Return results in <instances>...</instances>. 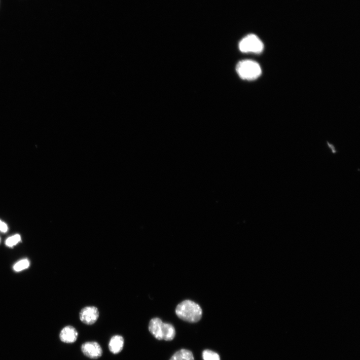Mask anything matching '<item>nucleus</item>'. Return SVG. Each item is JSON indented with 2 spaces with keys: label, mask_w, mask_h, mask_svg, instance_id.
Returning a JSON list of instances; mask_svg holds the SVG:
<instances>
[{
  "label": "nucleus",
  "mask_w": 360,
  "mask_h": 360,
  "mask_svg": "<svg viewBox=\"0 0 360 360\" xmlns=\"http://www.w3.org/2000/svg\"><path fill=\"white\" fill-rule=\"evenodd\" d=\"M176 314L180 319L189 323H197L202 318L203 311L196 303L186 300L179 304L175 310Z\"/></svg>",
  "instance_id": "1"
},
{
  "label": "nucleus",
  "mask_w": 360,
  "mask_h": 360,
  "mask_svg": "<svg viewBox=\"0 0 360 360\" xmlns=\"http://www.w3.org/2000/svg\"><path fill=\"white\" fill-rule=\"evenodd\" d=\"M149 330L159 340L171 341L176 336V330L172 324L163 323L159 318H154L150 320Z\"/></svg>",
  "instance_id": "2"
},
{
  "label": "nucleus",
  "mask_w": 360,
  "mask_h": 360,
  "mask_svg": "<svg viewBox=\"0 0 360 360\" xmlns=\"http://www.w3.org/2000/svg\"><path fill=\"white\" fill-rule=\"evenodd\" d=\"M236 71L239 77L246 80H254L262 74L259 64L252 60H243L239 62L236 66Z\"/></svg>",
  "instance_id": "3"
},
{
  "label": "nucleus",
  "mask_w": 360,
  "mask_h": 360,
  "mask_svg": "<svg viewBox=\"0 0 360 360\" xmlns=\"http://www.w3.org/2000/svg\"><path fill=\"white\" fill-rule=\"evenodd\" d=\"M239 48L243 53L259 54L264 50V44L256 35L250 34L240 41Z\"/></svg>",
  "instance_id": "4"
},
{
  "label": "nucleus",
  "mask_w": 360,
  "mask_h": 360,
  "mask_svg": "<svg viewBox=\"0 0 360 360\" xmlns=\"http://www.w3.org/2000/svg\"><path fill=\"white\" fill-rule=\"evenodd\" d=\"M79 317L81 322L86 325H93L99 317V310L95 306L85 307L81 310Z\"/></svg>",
  "instance_id": "5"
},
{
  "label": "nucleus",
  "mask_w": 360,
  "mask_h": 360,
  "mask_svg": "<svg viewBox=\"0 0 360 360\" xmlns=\"http://www.w3.org/2000/svg\"><path fill=\"white\" fill-rule=\"evenodd\" d=\"M81 350L86 357L92 359H97L103 354L101 346L96 342H87L84 343L81 346Z\"/></svg>",
  "instance_id": "6"
},
{
  "label": "nucleus",
  "mask_w": 360,
  "mask_h": 360,
  "mask_svg": "<svg viewBox=\"0 0 360 360\" xmlns=\"http://www.w3.org/2000/svg\"><path fill=\"white\" fill-rule=\"evenodd\" d=\"M78 333L73 326H67L64 327L60 334L61 341L65 343L71 344L75 342L78 338Z\"/></svg>",
  "instance_id": "7"
},
{
  "label": "nucleus",
  "mask_w": 360,
  "mask_h": 360,
  "mask_svg": "<svg viewBox=\"0 0 360 360\" xmlns=\"http://www.w3.org/2000/svg\"><path fill=\"white\" fill-rule=\"evenodd\" d=\"M124 346V339L123 337L120 335H115L110 340L109 349L112 353L117 354L122 351Z\"/></svg>",
  "instance_id": "8"
},
{
  "label": "nucleus",
  "mask_w": 360,
  "mask_h": 360,
  "mask_svg": "<svg viewBox=\"0 0 360 360\" xmlns=\"http://www.w3.org/2000/svg\"><path fill=\"white\" fill-rule=\"evenodd\" d=\"M170 360H195L192 353L186 349H181L176 352Z\"/></svg>",
  "instance_id": "9"
},
{
  "label": "nucleus",
  "mask_w": 360,
  "mask_h": 360,
  "mask_svg": "<svg viewBox=\"0 0 360 360\" xmlns=\"http://www.w3.org/2000/svg\"><path fill=\"white\" fill-rule=\"evenodd\" d=\"M202 356L204 360H220V356L217 353L209 350L204 351Z\"/></svg>",
  "instance_id": "10"
},
{
  "label": "nucleus",
  "mask_w": 360,
  "mask_h": 360,
  "mask_svg": "<svg viewBox=\"0 0 360 360\" xmlns=\"http://www.w3.org/2000/svg\"><path fill=\"white\" fill-rule=\"evenodd\" d=\"M30 266V262L27 259H24L17 262L13 267L16 272H20L28 268Z\"/></svg>",
  "instance_id": "11"
},
{
  "label": "nucleus",
  "mask_w": 360,
  "mask_h": 360,
  "mask_svg": "<svg viewBox=\"0 0 360 360\" xmlns=\"http://www.w3.org/2000/svg\"><path fill=\"white\" fill-rule=\"evenodd\" d=\"M21 239L20 235H15L8 238L6 241V244L7 246L12 247L18 243Z\"/></svg>",
  "instance_id": "12"
},
{
  "label": "nucleus",
  "mask_w": 360,
  "mask_h": 360,
  "mask_svg": "<svg viewBox=\"0 0 360 360\" xmlns=\"http://www.w3.org/2000/svg\"><path fill=\"white\" fill-rule=\"evenodd\" d=\"M8 229L6 224L0 220V231L5 233L8 231Z\"/></svg>",
  "instance_id": "13"
},
{
  "label": "nucleus",
  "mask_w": 360,
  "mask_h": 360,
  "mask_svg": "<svg viewBox=\"0 0 360 360\" xmlns=\"http://www.w3.org/2000/svg\"><path fill=\"white\" fill-rule=\"evenodd\" d=\"M328 145L331 148V149L332 150V152L334 153H336V151L334 147L332 145H331V144H329V143H328Z\"/></svg>",
  "instance_id": "14"
}]
</instances>
